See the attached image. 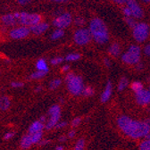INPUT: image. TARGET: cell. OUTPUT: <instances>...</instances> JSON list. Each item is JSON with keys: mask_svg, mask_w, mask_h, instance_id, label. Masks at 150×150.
<instances>
[{"mask_svg": "<svg viewBox=\"0 0 150 150\" xmlns=\"http://www.w3.org/2000/svg\"><path fill=\"white\" fill-rule=\"evenodd\" d=\"M117 124L125 135L132 139L145 138L150 132V126L146 122L135 121L126 115L119 117Z\"/></svg>", "mask_w": 150, "mask_h": 150, "instance_id": "6da1fadb", "label": "cell"}, {"mask_svg": "<svg viewBox=\"0 0 150 150\" xmlns=\"http://www.w3.org/2000/svg\"><path fill=\"white\" fill-rule=\"evenodd\" d=\"M89 30L92 38L97 43L105 44L109 40V34L105 23L99 18H94L89 24Z\"/></svg>", "mask_w": 150, "mask_h": 150, "instance_id": "7a4b0ae2", "label": "cell"}, {"mask_svg": "<svg viewBox=\"0 0 150 150\" xmlns=\"http://www.w3.org/2000/svg\"><path fill=\"white\" fill-rule=\"evenodd\" d=\"M65 81L67 83V88L69 92L73 96H78L82 94V90L84 88L83 81L81 77L76 76L73 73H68L65 77Z\"/></svg>", "mask_w": 150, "mask_h": 150, "instance_id": "3957f363", "label": "cell"}, {"mask_svg": "<svg viewBox=\"0 0 150 150\" xmlns=\"http://www.w3.org/2000/svg\"><path fill=\"white\" fill-rule=\"evenodd\" d=\"M17 19L18 23H20L23 26L31 27L33 25H36L38 23H41V16L38 13H30L26 12H21V13H14Z\"/></svg>", "mask_w": 150, "mask_h": 150, "instance_id": "277c9868", "label": "cell"}, {"mask_svg": "<svg viewBox=\"0 0 150 150\" xmlns=\"http://www.w3.org/2000/svg\"><path fill=\"white\" fill-rule=\"evenodd\" d=\"M141 49L139 46L132 45L122 54V60L127 64H137L140 60Z\"/></svg>", "mask_w": 150, "mask_h": 150, "instance_id": "5b68a950", "label": "cell"}, {"mask_svg": "<svg viewBox=\"0 0 150 150\" xmlns=\"http://www.w3.org/2000/svg\"><path fill=\"white\" fill-rule=\"evenodd\" d=\"M149 34V26L145 23H139L133 28V37L136 41L144 42Z\"/></svg>", "mask_w": 150, "mask_h": 150, "instance_id": "8992f818", "label": "cell"}, {"mask_svg": "<svg viewBox=\"0 0 150 150\" xmlns=\"http://www.w3.org/2000/svg\"><path fill=\"white\" fill-rule=\"evenodd\" d=\"M92 39V35L89 30V29H79L75 31L73 40L77 45L79 46H84L89 43V41Z\"/></svg>", "mask_w": 150, "mask_h": 150, "instance_id": "52a82bcc", "label": "cell"}, {"mask_svg": "<svg viewBox=\"0 0 150 150\" xmlns=\"http://www.w3.org/2000/svg\"><path fill=\"white\" fill-rule=\"evenodd\" d=\"M49 119L47 122L46 129H51L55 127V125L58 123L59 119H60V115H61V109L58 105H52L49 110Z\"/></svg>", "mask_w": 150, "mask_h": 150, "instance_id": "ba28073f", "label": "cell"}, {"mask_svg": "<svg viewBox=\"0 0 150 150\" xmlns=\"http://www.w3.org/2000/svg\"><path fill=\"white\" fill-rule=\"evenodd\" d=\"M71 21H72V18H71V13H64L54 19L53 25L56 29H65L71 23Z\"/></svg>", "mask_w": 150, "mask_h": 150, "instance_id": "9c48e42d", "label": "cell"}, {"mask_svg": "<svg viewBox=\"0 0 150 150\" xmlns=\"http://www.w3.org/2000/svg\"><path fill=\"white\" fill-rule=\"evenodd\" d=\"M30 33V28L27 26H21V27H17L10 30L9 36L11 39L13 40H22L25 39L26 37H28Z\"/></svg>", "mask_w": 150, "mask_h": 150, "instance_id": "30bf717a", "label": "cell"}, {"mask_svg": "<svg viewBox=\"0 0 150 150\" xmlns=\"http://www.w3.org/2000/svg\"><path fill=\"white\" fill-rule=\"evenodd\" d=\"M126 4H127V6L130 9L131 14H132L133 18L139 19L143 17V14H144L143 10L141 9L140 6L138 4L137 1H135V0H128Z\"/></svg>", "mask_w": 150, "mask_h": 150, "instance_id": "8fae6325", "label": "cell"}, {"mask_svg": "<svg viewBox=\"0 0 150 150\" xmlns=\"http://www.w3.org/2000/svg\"><path fill=\"white\" fill-rule=\"evenodd\" d=\"M136 94V101L140 105H147L150 104V90L142 89Z\"/></svg>", "mask_w": 150, "mask_h": 150, "instance_id": "7c38bea8", "label": "cell"}, {"mask_svg": "<svg viewBox=\"0 0 150 150\" xmlns=\"http://www.w3.org/2000/svg\"><path fill=\"white\" fill-rule=\"evenodd\" d=\"M1 22L6 26H14L18 23V19L15 13H7L1 18Z\"/></svg>", "mask_w": 150, "mask_h": 150, "instance_id": "4fadbf2b", "label": "cell"}, {"mask_svg": "<svg viewBox=\"0 0 150 150\" xmlns=\"http://www.w3.org/2000/svg\"><path fill=\"white\" fill-rule=\"evenodd\" d=\"M49 25L46 23H40L36 25H33L31 27H30V32H32L35 35H40L43 34L44 32H46L48 30Z\"/></svg>", "mask_w": 150, "mask_h": 150, "instance_id": "5bb4252c", "label": "cell"}, {"mask_svg": "<svg viewBox=\"0 0 150 150\" xmlns=\"http://www.w3.org/2000/svg\"><path fill=\"white\" fill-rule=\"evenodd\" d=\"M112 82L111 81H107L105 90L103 91L102 95H101V101L103 103H105L109 100L111 95H112Z\"/></svg>", "mask_w": 150, "mask_h": 150, "instance_id": "9a60e30c", "label": "cell"}, {"mask_svg": "<svg viewBox=\"0 0 150 150\" xmlns=\"http://www.w3.org/2000/svg\"><path fill=\"white\" fill-rule=\"evenodd\" d=\"M43 129H44V123L40 120V121H36L30 126L28 133L29 134H33V133L38 132V131H41Z\"/></svg>", "mask_w": 150, "mask_h": 150, "instance_id": "2e32d148", "label": "cell"}, {"mask_svg": "<svg viewBox=\"0 0 150 150\" xmlns=\"http://www.w3.org/2000/svg\"><path fill=\"white\" fill-rule=\"evenodd\" d=\"M11 105V100L9 97L3 96L0 98V110L6 111Z\"/></svg>", "mask_w": 150, "mask_h": 150, "instance_id": "e0dca14e", "label": "cell"}, {"mask_svg": "<svg viewBox=\"0 0 150 150\" xmlns=\"http://www.w3.org/2000/svg\"><path fill=\"white\" fill-rule=\"evenodd\" d=\"M36 68L38 69V71H43L46 72H48L49 69L47 66V64L46 62V60L44 58H40L37 61L36 63Z\"/></svg>", "mask_w": 150, "mask_h": 150, "instance_id": "ac0fdd59", "label": "cell"}, {"mask_svg": "<svg viewBox=\"0 0 150 150\" xmlns=\"http://www.w3.org/2000/svg\"><path fill=\"white\" fill-rule=\"evenodd\" d=\"M32 141H31V137L30 135L28 133L27 135H25L23 139H22V141H21V147L23 149H28L32 145Z\"/></svg>", "mask_w": 150, "mask_h": 150, "instance_id": "d6986e66", "label": "cell"}, {"mask_svg": "<svg viewBox=\"0 0 150 150\" xmlns=\"http://www.w3.org/2000/svg\"><path fill=\"white\" fill-rule=\"evenodd\" d=\"M109 54L112 56H117L121 53V47L118 43H112L108 50Z\"/></svg>", "mask_w": 150, "mask_h": 150, "instance_id": "ffe728a7", "label": "cell"}, {"mask_svg": "<svg viewBox=\"0 0 150 150\" xmlns=\"http://www.w3.org/2000/svg\"><path fill=\"white\" fill-rule=\"evenodd\" d=\"M64 35V31L63 30V29H56L55 30L53 31L52 35H51V40H57L61 38H63Z\"/></svg>", "mask_w": 150, "mask_h": 150, "instance_id": "44dd1931", "label": "cell"}, {"mask_svg": "<svg viewBox=\"0 0 150 150\" xmlns=\"http://www.w3.org/2000/svg\"><path fill=\"white\" fill-rule=\"evenodd\" d=\"M47 72L46 71H34L32 72L30 75V78L32 79V80H38V79H41L43 77L46 76V74Z\"/></svg>", "mask_w": 150, "mask_h": 150, "instance_id": "7402d4cb", "label": "cell"}, {"mask_svg": "<svg viewBox=\"0 0 150 150\" xmlns=\"http://www.w3.org/2000/svg\"><path fill=\"white\" fill-rule=\"evenodd\" d=\"M30 137H31V141L33 144H37V143H39L41 139H42V135H43V132H42V130L41 131H38V132L36 133H33V134H30Z\"/></svg>", "mask_w": 150, "mask_h": 150, "instance_id": "603a6c76", "label": "cell"}, {"mask_svg": "<svg viewBox=\"0 0 150 150\" xmlns=\"http://www.w3.org/2000/svg\"><path fill=\"white\" fill-rule=\"evenodd\" d=\"M128 84H129V81H128L127 78H125V77L121 78V80H120V81H119V84H118V89H119L120 91L125 89V88H127Z\"/></svg>", "mask_w": 150, "mask_h": 150, "instance_id": "cb8c5ba5", "label": "cell"}, {"mask_svg": "<svg viewBox=\"0 0 150 150\" xmlns=\"http://www.w3.org/2000/svg\"><path fill=\"white\" fill-rule=\"evenodd\" d=\"M61 83H62V81L60 79H54L49 83V88L52 89V90L56 89L61 85Z\"/></svg>", "mask_w": 150, "mask_h": 150, "instance_id": "d4e9b609", "label": "cell"}, {"mask_svg": "<svg viewBox=\"0 0 150 150\" xmlns=\"http://www.w3.org/2000/svg\"><path fill=\"white\" fill-rule=\"evenodd\" d=\"M80 58H81V54L72 53V54H69L66 55L65 60H66V61H69V62H73V61H77V60H79Z\"/></svg>", "mask_w": 150, "mask_h": 150, "instance_id": "484cf974", "label": "cell"}, {"mask_svg": "<svg viewBox=\"0 0 150 150\" xmlns=\"http://www.w3.org/2000/svg\"><path fill=\"white\" fill-rule=\"evenodd\" d=\"M130 87H131V89H132L135 93H137V92H139V91H140V90L143 89V85L139 81H134V82H132V84H131Z\"/></svg>", "mask_w": 150, "mask_h": 150, "instance_id": "4316f807", "label": "cell"}, {"mask_svg": "<svg viewBox=\"0 0 150 150\" xmlns=\"http://www.w3.org/2000/svg\"><path fill=\"white\" fill-rule=\"evenodd\" d=\"M139 150H150V139L142 141L139 145Z\"/></svg>", "mask_w": 150, "mask_h": 150, "instance_id": "83f0119b", "label": "cell"}, {"mask_svg": "<svg viewBox=\"0 0 150 150\" xmlns=\"http://www.w3.org/2000/svg\"><path fill=\"white\" fill-rule=\"evenodd\" d=\"M125 22L130 27V28H134L135 25L137 24L135 20H134V18L132 16H129V17H125Z\"/></svg>", "mask_w": 150, "mask_h": 150, "instance_id": "f1b7e54d", "label": "cell"}, {"mask_svg": "<svg viewBox=\"0 0 150 150\" xmlns=\"http://www.w3.org/2000/svg\"><path fill=\"white\" fill-rule=\"evenodd\" d=\"M82 94L85 97H90L94 94V89L90 87H86L82 90Z\"/></svg>", "mask_w": 150, "mask_h": 150, "instance_id": "f546056e", "label": "cell"}, {"mask_svg": "<svg viewBox=\"0 0 150 150\" xmlns=\"http://www.w3.org/2000/svg\"><path fill=\"white\" fill-rule=\"evenodd\" d=\"M84 146H85L84 139H80V140L77 141L76 145H75L74 150H83L84 149Z\"/></svg>", "mask_w": 150, "mask_h": 150, "instance_id": "4dcf8cb0", "label": "cell"}, {"mask_svg": "<svg viewBox=\"0 0 150 150\" xmlns=\"http://www.w3.org/2000/svg\"><path fill=\"white\" fill-rule=\"evenodd\" d=\"M63 61H64V58L61 57V56H58V57H54V58L50 61V63H51V64H53V65H57V64H61Z\"/></svg>", "mask_w": 150, "mask_h": 150, "instance_id": "1f68e13d", "label": "cell"}, {"mask_svg": "<svg viewBox=\"0 0 150 150\" xmlns=\"http://www.w3.org/2000/svg\"><path fill=\"white\" fill-rule=\"evenodd\" d=\"M74 23H75V24H76L77 26H82L85 23V20H84L83 18H81V17H77L76 19H75Z\"/></svg>", "mask_w": 150, "mask_h": 150, "instance_id": "d6a6232c", "label": "cell"}, {"mask_svg": "<svg viewBox=\"0 0 150 150\" xmlns=\"http://www.w3.org/2000/svg\"><path fill=\"white\" fill-rule=\"evenodd\" d=\"M122 12H123V14L125 15V17L132 16V14H131V11H130V9H129L128 6L124 7V8H123V10H122Z\"/></svg>", "mask_w": 150, "mask_h": 150, "instance_id": "836d02e7", "label": "cell"}, {"mask_svg": "<svg viewBox=\"0 0 150 150\" xmlns=\"http://www.w3.org/2000/svg\"><path fill=\"white\" fill-rule=\"evenodd\" d=\"M23 82H20V81H13L12 83H11V86L13 87V88H22V87H23Z\"/></svg>", "mask_w": 150, "mask_h": 150, "instance_id": "e575fe53", "label": "cell"}, {"mask_svg": "<svg viewBox=\"0 0 150 150\" xmlns=\"http://www.w3.org/2000/svg\"><path fill=\"white\" fill-rule=\"evenodd\" d=\"M81 118H75L72 122H71V126L72 127H77V126H79L80 125V123H81Z\"/></svg>", "mask_w": 150, "mask_h": 150, "instance_id": "d590c367", "label": "cell"}, {"mask_svg": "<svg viewBox=\"0 0 150 150\" xmlns=\"http://www.w3.org/2000/svg\"><path fill=\"white\" fill-rule=\"evenodd\" d=\"M16 1H17V3L19 5H21V6H26L28 4H30L32 1V0H16Z\"/></svg>", "mask_w": 150, "mask_h": 150, "instance_id": "8d00e7d4", "label": "cell"}, {"mask_svg": "<svg viewBox=\"0 0 150 150\" xmlns=\"http://www.w3.org/2000/svg\"><path fill=\"white\" fill-rule=\"evenodd\" d=\"M66 125H67V122H58V123L55 125V128L56 129H62V128L65 127Z\"/></svg>", "mask_w": 150, "mask_h": 150, "instance_id": "74e56055", "label": "cell"}, {"mask_svg": "<svg viewBox=\"0 0 150 150\" xmlns=\"http://www.w3.org/2000/svg\"><path fill=\"white\" fill-rule=\"evenodd\" d=\"M144 53H145L146 55L150 56V44H148V45H146V46L145 47V48H144Z\"/></svg>", "mask_w": 150, "mask_h": 150, "instance_id": "f35d334b", "label": "cell"}, {"mask_svg": "<svg viewBox=\"0 0 150 150\" xmlns=\"http://www.w3.org/2000/svg\"><path fill=\"white\" fill-rule=\"evenodd\" d=\"M13 135H14L13 132H8V133H6V134L5 135L4 139H12V138L13 137Z\"/></svg>", "mask_w": 150, "mask_h": 150, "instance_id": "ab89813d", "label": "cell"}, {"mask_svg": "<svg viewBox=\"0 0 150 150\" xmlns=\"http://www.w3.org/2000/svg\"><path fill=\"white\" fill-rule=\"evenodd\" d=\"M114 2H115V3H117V4H125V3H127V1L128 0H112Z\"/></svg>", "mask_w": 150, "mask_h": 150, "instance_id": "60d3db41", "label": "cell"}, {"mask_svg": "<svg viewBox=\"0 0 150 150\" xmlns=\"http://www.w3.org/2000/svg\"><path fill=\"white\" fill-rule=\"evenodd\" d=\"M69 70H70V65H68V64L63 66V68H62V71H64V72L68 71Z\"/></svg>", "mask_w": 150, "mask_h": 150, "instance_id": "b9f144b4", "label": "cell"}, {"mask_svg": "<svg viewBox=\"0 0 150 150\" xmlns=\"http://www.w3.org/2000/svg\"><path fill=\"white\" fill-rule=\"evenodd\" d=\"M104 63H105V66H107V67H109V66L111 65V63H110L109 59H107V58H105Z\"/></svg>", "mask_w": 150, "mask_h": 150, "instance_id": "7bdbcfd3", "label": "cell"}, {"mask_svg": "<svg viewBox=\"0 0 150 150\" xmlns=\"http://www.w3.org/2000/svg\"><path fill=\"white\" fill-rule=\"evenodd\" d=\"M75 136V131L74 130H71V131H70V132L68 133V137L69 138H73Z\"/></svg>", "mask_w": 150, "mask_h": 150, "instance_id": "ee69618b", "label": "cell"}, {"mask_svg": "<svg viewBox=\"0 0 150 150\" xmlns=\"http://www.w3.org/2000/svg\"><path fill=\"white\" fill-rule=\"evenodd\" d=\"M143 69V64H139L138 65H137V70L138 71H140V70H142Z\"/></svg>", "mask_w": 150, "mask_h": 150, "instance_id": "f6af8a7d", "label": "cell"}, {"mask_svg": "<svg viewBox=\"0 0 150 150\" xmlns=\"http://www.w3.org/2000/svg\"><path fill=\"white\" fill-rule=\"evenodd\" d=\"M41 89H42V87H41V86H39V87H38V88L35 89V91H36V92H40V91H41Z\"/></svg>", "mask_w": 150, "mask_h": 150, "instance_id": "bcb514c9", "label": "cell"}, {"mask_svg": "<svg viewBox=\"0 0 150 150\" xmlns=\"http://www.w3.org/2000/svg\"><path fill=\"white\" fill-rule=\"evenodd\" d=\"M54 1L58 2V3H63V2H66V1H68V0H54Z\"/></svg>", "mask_w": 150, "mask_h": 150, "instance_id": "7dc6e473", "label": "cell"}, {"mask_svg": "<svg viewBox=\"0 0 150 150\" xmlns=\"http://www.w3.org/2000/svg\"><path fill=\"white\" fill-rule=\"evenodd\" d=\"M55 150H64V147L62 146H57L55 148Z\"/></svg>", "mask_w": 150, "mask_h": 150, "instance_id": "c3c4849f", "label": "cell"}, {"mask_svg": "<svg viewBox=\"0 0 150 150\" xmlns=\"http://www.w3.org/2000/svg\"><path fill=\"white\" fill-rule=\"evenodd\" d=\"M145 138H146V139H150V132H149V133H148V134H147V135H146Z\"/></svg>", "mask_w": 150, "mask_h": 150, "instance_id": "681fc988", "label": "cell"}, {"mask_svg": "<svg viewBox=\"0 0 150 150\" xmlns=\"http://www.w3.org/2000/svg\"><path fill=\"white\" fill-rule=\"evenodd\" d=\"M145 122H146L150 126V119H147V120H146V121H145Z\"/></svg>", "mask_w": 150, "mask_h": 150, "instance_id": "f907efd6", "label": "cell"}, {"mask_svg": "<svg viewBox=\"0 0 150 150\" xmlns=\"http://www.w3.org/2000/svg\"><path fill=\"white\" fill-rule=\"evenodd\" d=\"M142 1L145 3H150V0H142Z\"/></svg>", "mask_w": 150, "mask_h": 150, "instance_id": "816d5d0a", "label": "cell"}, {"mask_svg": "<svg viewBox=\"0 0 150 150\" xmlns=\"http://www.w3.org/2000/svg\"><path fill=\"white\" fill-rule=\"evenodd\" d=\"M64 140H65V138H64V137L60 138V141H64Z\"/></svg>", "mask_w": 150, "mask_h": 150, "instance_id": "f5cc1de1", "label": "cell"}]
</instances>
